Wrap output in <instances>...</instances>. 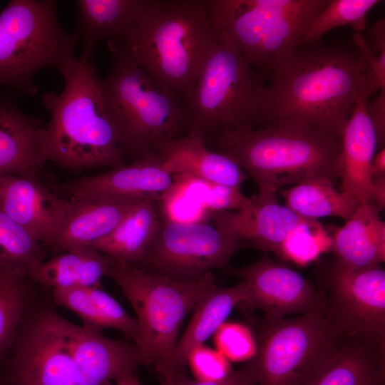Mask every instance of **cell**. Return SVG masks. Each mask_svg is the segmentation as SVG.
Listing matches in <instances>:
<instances>
[{
  "label": "cell",
  "instance_id": "6da1fadb",
  "mask_svg": "<svg viewBox=\"0 0 385 385\" xmlns=\"http://www.w3.org/2000/svg\"><path fill=\"white\" fill-rule=\"evenodd\" d=\"M270 76L262 124L294 120L342 136L359 98L368 97L357 48L301 46Z\"/></svg>",
  "mask_w": 385,
  "mask_h": 385
},
{
  "label": "cell",
  "instance_id": "7a4b0ae2",
  "mask_svg": "<svg viewBox=\"0 0 385 385\" xmlns=\"http://www.w3.org/2000/svg\"><path fill=\"white\" fill-rule=\"evenodd\" d=\"M342 136L294 120L222 133L207 145L251 177L258 193L277 194L304 180H337Z\"/></svg>",
  "mask_w": 385,
  "mask_h": 385
},
{
  "label": "cell",
  "instance_id": "3957f363",
  "mask_svg": "<svg viewBox=\"0 0 385 385\" xmlns=\"http://www.w3.org/2000/svg\"><path fill=\"white\" fill-rule=\"evenodd\" d=\"M61 93L41 97L51 119L43 134L46 161L72 170L127 164L102 78L92 61L78 59Z\"/></svg>",
  "mask_w": 385,
  "mask_h": 385
},
{
  "label": "cell",
  "instance_id": "277c9868",
  "mask_svg": "<svg viewBox=\"0 0 385 385\" xmlns=\"http://www.w3.org/2000/svg\"><path fill=\"white\" fill-rule=\"evenodd\" d=\"M217 36L205 0H150L122 46L185 104Z\"/></svg>",
  "mask_w": 385,
  "mask_h": 385
},
{
  "label": "cell",
  "instance_id": "5b68a950",
  "mask_svg": "<svg viewBox=\"0 0 385 385\" xmlns=\"http://www.w3.org/2000/svg\"><path fill=\"white\" fill-rule=\"evenodd\" d=\"M111 61L102 78L126 162L156 155L167 142L188 133L185 103L145 71L123 46L108 43Z\"/></svg>",
  "mask_w": 385,
  "mask_h": 385
},
{
  "label": "cell",
  "instance_id": "8992f818",
  "mask_svg": "<svg viewBox=\"0 0 385 385\" xmlns=\"http://www.w3.org/2000/svg\"><path fill=\"white\" fill-rule=\"evenodd\" d=\"M208 52L185 103L188 133L210 143L224 132L263 123L267 85L225 34Z\"/></svg>",
  "mask_w": 385,
  "mask_h": 385
},
{
  "label": "cell",
  "instance_id": "52a82bcc",
  "mask_svg": "<svg viewBox=\"0 0 385 385\" xmlns=\"http://www.w3.org/2000/svg\"><path fill=\"white\" fill-rule=\"evenodd\" d=\"M106 276L115 281L135 312L142 364L153 366L159 377L179 373L174 356L180 327L217 286L212 273L183 282L115 261Z\"/></svg>",
  "mask_w": 385,
  "mask_h": 385
},
{
  "label": "cell",
  "instance_id": "ba28073f",
  "mask_svg": "<svg viewBox=\"0 0 385 385\" xmlns=\"http://www.w3.org/2000/svg\"><path fill=\"white\" fill-rule=\"evenodd\" d=\"M329 0H205L217 31L257 72L270 76L303 44Z\"/></svg>",
  "mask_w": 385,
  "mask_h": 385
},
{
  "label": "cell",
  "instance_id": "9c48e42d",
  "mask_svg": "<svg viewBox=\"0 0 385 385\" xmlns=\"http://www.w3.org/2000/svg\"><path fill=\"white\" fill-rule=\"evenodd\" d=\"M54 0H12L0 13V85L34 96V78L41 69L56 68L63 78L78 59V36L66 32Z\"/></svg>",
  "mask_w": 385,
  "mask_h": 385
},
{
  "label": "cell",
  "instance_id": "30bf717a",
  "mask_svg": "<svg viewBox=\"0 0 385 385\" xmlns=\"http://www.w3.org/2000/svg\"><path fill=\"white\" fill-rule=\"evenodd\" d=\"M256 339L258 385H307L348 339L322 299L296 318L265 319Z\"/></svg>",
  "mask_w": 385,
  "mask_h": 385
},
{
  "label": "cell",
  "instance_id": "8fae6325",
  "mask_svg": "<svg viewBox=\"0 0 385 385\" xmlns=\"http://www.w3.org/2000/svg\"><path fill=\"white\" fill-rule=\"evenodd\" d=\"M71 322L41 297L22 320L0 361V385H78Z\"/></svg>",
  "mask_w": 385,
  "mask_h": 385
},
{
  "label": "cell",
  "instance_id": "7c38bea8",
  "mask_svg": "<svg viewBox=\"0 0 385 385\" xmlns=\"http://www.w3.org/2000/svg\"><path fill=\"white\" fill-rule=\"evenodd\" d=\"M241 248L234 238L214 224L161 220L143 255L133 266L190 282L214 269L227 268L232 257Z\"/></svg>",
  "mask_w": 385,
  "mask_h": 385
},
{
  "label": "cell",
  "instance_id": "4fadbf2b",
  "mask_svg": "<svg viewBox=\"0 0 385 385\" xmlns=\"http://www.w3.org/2000/svg\"><path fill=\"white\" fill-rule=\"evenodd\" d=\"M323 277L329 294L327 308L342 334L384 350V270L379 265L355 267L335 260L324 267Z\"/></svg>",
  "mask_w": 385,
  "mask_h": 385
},
{
  "label": "cell",
  "instance_id": "5bb4252c",
  "mask_svg": "<svg viewBox=\"0 0 385 385\" xmlns=\"http://www.w3.org/2000/svg\"><path fill=\"white\" fill-rule=\"evenodd\" d=\"M231 272L247 287V296L238 307L246 311L260 309L267 320L303 314L323 299L299 272L274 262L267 255Z\"/></svg>",
  "mask_w": 385,
  "mask_h": 385
},
{
  "label": "cell",
  "instance_id": "9a60e30c",
  "mask_svg": "<svg viewBox=\"0 0 385 385\" xmlns=\"http://www.w3.org/2000/svg\"><path fill=\"white\" fill-rule=\"evenodd\" d=\"M69 205L68 199L36 176L0 175V207L45 249L56 236Z\"/></svg>",
  "mask_w": 385,
  "mask_h": 385
},
{
  "label": "cell",
  "instance_id": "2e32d148",
  "mask_svg": "<svg viewBox=\"0 0 385 385\" xmlns=\"http://www.w3.org/2000/svg\"><path fill=\"white\" fill-rule=\"evenodd\" d=\"M174 182V175L158 155H151L106 172L54 185L53 190L70 198L101 195L158 201Z\"/></svg>",
  "mask_w": 385,
  "mask_h": 385
},
{
  "label": "cell",
  "instance_id": "e0dca14e",
  "mask_svg": "<svg viewBox=\"0 0 385 385\" xmlns=\"http://www.w3.org/2000/svg\"><path fill=\"white\" fill-rule=\"evenodd\" d=\"M301 217L279 203L277 194L257 193L240 211L212 215L213 224L234 238L242 247L271 252L282 259V245Z\"/></svg>",
  "mask_w": 385,
  "mask_h": 385
},
{
  "label": "cell",
  "instance_id": "ac0fdd59",
  "mask_svg": "<svg viewBox=\"0 0 385 385\" xmlns=\"http://www.w3.org/2000/svg\"><path fill=\"white\" fill-rule=\"evenodd\" d=\"M72 356L78 385H103L134 374L141 363L132 342L113 339L71 322Z\"/></svg>",
  "mask_w": 385,
  "mask_h": 385
},
{
  "label": "cell",
  "instance_id": "d6986e66",
  "mask_svg": "<svg viewBox=\"0 0 385 385\" xmlns=\"http://www.w3.org/2000/svg\"><path fill=\"white\" fill-rule=\"evenodd\" d=\"M368 100L362 95L355 104L342 135L335 170L342 191L359 203L374 202L371 164L377 138L366 113Z\"/></svg>",
  "mask_w": 385,
  "mask_h": 385
},
{
  "label": "cell",
  "instance_id": "ffe728a7",
  "mask_svg": "<svg viewBox=\"0 0 385 385\" xmlns=\"http://www.w3.org/2000/svg\"><path fill=\"white\" fill-rule=\"evenodd\" d=\"M46 124L0 92V175L36 176L47 162L43 150Z\"/></svg>",
  "mask_w": 385,
  "mask_h": 385
},
{
  "label": "cell",
  "instance_id": "44dd1931",
  "mask_svg": "<svg viewBox=\"0 0 385 385\" xmlns=\"http://www.w3.org/2000/svg\"><path fill=\"white\" fill-rule=\"evenodd\" d=\"M69 208L47 248L55 254L77 246H91L111 232L140 200L101 195L68 198Z\"/></svg>",
  "mask_w": 385,
  "mask_h": 385
},
{
  "label": "cell",
  "instance_id": "7402d4cb",
  "mask_svg": "<svg viewBox=\"0 0 385 385\" xmlns=\"http://www.w3.org/2000/svg\"><path fill=\"white\" fill-rule=\"evenodd\" d=\"M150 0H78L75 32L83 42L79 59L92 61L101 40L123 45Z\"/></svg>",
  "mask_w": 385,
  "mask_h": 385
},
{
  "label": "cell",
  "instance_id": "603a6c76",
  "mask_svg": "<svg viewBox=\"0 0 385 385\" xmlns=\"http://www.w3.org/2000/svg\"><path fill=\"white\" fill-rule=\"evenodd\" d=\"M156 155L173 175H188L239 189L248 178L235 162L195 136L185 135L170 140L158 149Z\"/></svg>",
  "mask_w": 385,
  "mask_h": 385
},
{
  "label": "cell",
  "instance_id": "cb8c5ba5",
  "mask_svg": "<svg viewBox=\"0 0 385 385\" xmlns=\"http://www.w3.org/2000/svg\"><path fill=\"white\" fill-rule=\"evenodd\" d=\"M381 211L374 202L359 204L332 237L336 260L355 267L379 265L385 261V222Z\"/></svg>",
  "mask_w": 385,
  "mask_h": 385
},
{
  "label": "cell",
  "instance_id": "d4e9b609",
  "mask_svg": "<svg viewBox=\"0 0 385 385\" xmlns=\"http://www.w3.org/2000/svg\"><path fill=\"white\" fill-rule=\"evenodd\" d=\"M51 296L54 305L78 316L83 327L99 332L106 328L116 329L138 346L140 330L136 319L100 287L56 288Z\"/></svg>",
  "mask_w": 385,
  "mask_h": 385
},
{
  "label": "cell",
  "instance_id": "484cf974",
  "mask_svg": "<svg viewBox=\"0 0 385 385\" xmlns=\"http://www.w3.org/2000/svg\"><path fill=\"white\" fill-rule=\"evenodd\" d=\"M246 296V284L240 280L229 287L216 286L198 302L188 326L178 341L174 356L177 372L186 373L190 351L205 344Z\"/></svg>",
  "mask_w": 385,
  "mask_h": 385
},
{
  "label": "cell",
  "instance_id": "4316f807",
  "mask_svg": "<svg viewBox=\"0 0 385 385\" xmlns=\"http://www.w3.org/2000/svg\"><path fill=\"white\" fill-rule=\"evenodd\" d=\"M115 260L91 246H77L56 253L29 276L46 287H100Z\"/></svg>",
  "mask_w": 385,
  "mask_h": 385
},
{
  "label": "cell",
  "instance_id": "83f0119b",
  "mask_svg": "<svg viewBox=\"0 0 385 385\" xmlns=\"http://www.w3.org/2000/svg\"><path fill=\"white\" fill-rule=\"evenodd\" d=\"M160 222L158 200H140L111 232L91 247L116 262L135 265L151 242Z\"/></svg>",
  "mask_w": 385,
  "mask_h": 385
},
{
  "label": "cell",
  "instance_id": "f1b7e54d",
  "mask_svg": "<svg viewBox=\"0 0 385 385\" xmlns=\"http://www.w3.org/2000/svg\"><path fill=\"white\" fill-rule=\"evenodd\" d=\"M384 350L348 339L307 385H382Z\"/></svg>",
  "mask_w": 385,
  "mask_h": 385
},
{
  "label": "cell",
  "instance_id": "f546056e",
  "mask_svg": "<svg viewBox=\"0 0 385 385\" xmlns=\"http://www.w3.org/2000/svg\"><path fill=\"white\" fill-rule=\"evenodd\" d=\"M334 181L314 178L278 191L285 205L300 217L318 220L337 217L345 221L355 212L359 202L334 188Z\"/></svg>",
  "mask_w": 385,
  "mask_h": 385
},
{
  "label": "cell",
  "instance_id": "4dcf8cb0",
  "mask_svg": "<svg viewBox=\"0 0 385 385\" xmlns=\"http://www.w3.org/2000/svg\"><path fill=\"white\" fill-rule=\"evenodd\" d=\"M29 277L0 268V361L26 314L41 297Z\"/></svg>",
  "mask_w": 385,
  "mask_h": 385
},
{
  "label": "cell",
  "instance_id": "1f68e13d",
  "mask_svg": "<svg viewBox=\"0 0 385 385\" xmlns=\"http://www.w3.org/2000/svg\"><path fill=\"white\" fill-rule=\"evenodd\" d=\"M45 257L43 245L0 207V268L29 277Z\"/></svg>",
  "mask_w": 385,
  "mask_h": 385
},
{
  "label": "cell",
  "instance_id": "d6a6232c",
  "mask_svg": "<svg viewBox=\"0 0 385 385\" xmlns=\"http://www.w3.org/2000/svg\"><path fill=\"white\" fill-rule=\"evenodd\" d=\"M381 1L329 0L313 21L303 44L315 43L326 33L339 26H350L361 34L366 26L369 11Z\"/></svg>",
  "mask_w": 385,
  "mask_h": 385
},
{
  "label": "cell",
  "instance_id": "836d02e7",
  "mask_svg": "<svg viewBox=\"0 0 385 385\" xmlns=\"http://www.w3.org/2000/svg\"><path fill=\"white\" fill-rule=\"evenodd\" d=\"M328 247H332V237L324 227L317 220L301 217L282 245V259L304 265Z\"/></svg>",
  "mask_w": 385,
  "mask_h": 385
},
{
  "label": "cell",
  "instance_id": "e575fe53",
  "mask_svg": "<svg viewBox=\"0 0 385 385\" xmlns=\"http://www.w3.org/2000/svg\"><path fill=\"white\" fill-rule=\"evenodd\" d=\"M216 349L228 361L252 359L257 353V339L246 325L225 322L213 334Z\"/></svg>",
  "mask_w": 385,
  "mask_h": 385
},
{
  "label": "cell",
  "instance_id": "d590c367",
  "mask_svg": "<svg viewBox=\"0 0 385 385\" xmlns=\"http://www.w3.org/2000/svg\"><path fill=\"white\" fill-rule=\"evenodd\" d=\"M187 366L194 379L202 381H220L234 371L229 361L219 351L205 344L190 351Z\"/></svg>",
  "mask_w": 385,
  "mask_h": 385
},
{
  "label": "cell",
  "instance_id": "8d00e7d4",
  "mask_svg": "<svg viewBox=\"0 0 385 385\" xmlns=\"http://www.w3.org/2000/svg\"><path fill=\"white\" fill-rule=\"evenodd\" d=\"M252 200V197L245 195L239 188L204 180L202 204L211 215L224 211H240L247 207Z\"/></svg>",
  "mask_w": 385,
  "mask_h": 385
},
{
  "label": "cell",
  "instance_id": "74e56055",
  "mask_svg": "<svg viewBox=\"0 0 385 385\" xmlns=\"http://www.w3.org/2000/svg\"><path fill=\"white\" fill-rule=\"evenodd\" d=\"M159 379L161 385H258L253 359L248 361L240 369L220 381H202L192 379L186 373H175Z\"/></svg>",
  "mask_w": 385,
  "mask_h": 385
},
{
  "label": "cell",
  "instance_id": "f35d334b",
  "mask_svg": "<svg viewBox=\"0 0 385 385\" xmlns=\"http://www.w3.org/2000/svg\"><path fill=\"white\" fill-rule=\"evenodd\" d=\"M366 113L376 132L379 150L385 147V89L379 91L374 100L367 101Z\"/></svg>",
  "mask_w": 385,
  "mask_h": 385
},
{
  "label": "cell",
  "instance_id": "ab89813d",
  "mask_svg": "<svg viewBox=\"0 0 385 385\" xmlns=\"http://www.w3.org/2000/svg\"><path fill=\"white\" fill-rule=\"evenodd\" d=\"M373 202L381 210L385 207V174L373 177Z\"/></svg>",
  "mask_w": 385,
  "mask_h": 385
},
{
  "label": "cell",
  "instance_id": "60d3db41",
  "mask_svg": "<svg viewBox=\"0 0 385 385\" xmlns=\"http://www.w3.org/2000/svg\"><path fill=\"white\" fill-rule=\"evenodd\" d=\"M372 177L385 174V147L377 150L371 164Z\"/></svg>",
  "mask_w": 385,
  "mask_h": 385
},
{
  "label": "cell",
  "instance_id": "b9f144b4",
  "mask_svg": "<svg viewBox=\"0 0 385 385\" xmlns=\"http://www.w3.org/2000/svg\"><path fill=\"white\" fill-rule=\"evenodd\" d=\"M115 385H141L138 377L135 373L123 376L115 381ZM103 385H112L111 382H107Z\"/></svg>",
  "mask_w": 385,
  "mask_h": 385
}]
</instances>
